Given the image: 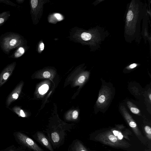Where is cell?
<instances>
[{
	"label": "cell",
	"mask_w": 151,
	"mask_h": 151,
	"mask_svg": "<svg viewBox=\"0 0 151 151\" xmlns=\"http://www.w3.org/2000/svg\"><path fill=\"white\" fill-rule=\"evenodd\" d=\"M137 65V64L136 63H133L131 64L129 66V68L132 69L136 67Z\"/></svg>",
	"instance_id": "cell-25"
},
{
	"label": "cell",
	"mask_w": 151,
	"mask_h": 151,
	"mask_svg": "<svg viewBox=\"0 0 151 151\" xmlns=\"http://www.w3.org/2000/svg\"><path fill=\"white\" fill-rule=\"evenodd\" d=\"M24 1L23 0H16V2L18 4H21L23 3Z\"/></svg>",
	"instance_id": "cell-27"
},
{
	"label": "cell",
	"mask_w": 151,
	"mask_h": 151,
	"mask_svg": "<svg viewBox=\"0 0 151 151\" xmlns=\"http://www.w3.org/2000/svg\"><path fill=\"white\" fill-rule=\"evenodd\" d=\"M23 85V82L21 81L8 95L6 101V106L7 108H8L12 103L18 98L21 92Z\"/></svg>",
	"instance_id": "cell-6"
},
{
	"label": "cell",
	"mask_w": 151,
	"mask_h": 151,
	"mask_svg": "<svg viewBox=\"0 0 151 151\" xmlns=\"http://www.w3.org/2000/svg\"><path fill=\"white\" fill-rule=\"evenodd\" d=\"M48 89V86L46 84H44L39 88L38 91L40 94L43 95L46 93Z\"/></svg>",
	"instance_id": "cell-16"
},
{
	"label": "cell",
	"mask_w": 151,
	"mask_h": 151,
	"mask_svg": "<svg viewBox=\"0 0 151 151\" xmlns=\"http://www.w3.org/2000/svg\"><path fill=\"white\" fill-rule=\"evenodd\" d=\"M10 109L17 114L19 116L25 117L26 116L25 112L20 106H15Z\"/></svg>",
	"instance_id": "cell-11"
},
{
	"label": "cell",
	"mask_w": 151,
	"mask_h": 151,
	"mask_svg": "<svg viewBox=\"0 0 151 151\" xmlns=\"http://www.w3.org/2000/svg\"><path fill=\"white\" fill-rule=\"evenodd\" d=\"M0 3H3L14 6H17L16 4L8 0H0Z\"/></svg>",
	"instance_id": "cell-19"
},
{
	"label": "cell",
	"mask_w": 151,
	"mask_h": 151,
	"mask_svg": "<svg viewBox=\"0 0 151 151\" xmlns=\"http://www.w3.org/2000/svg\"><path fill=\"white\" fill-rule=\"evenodd\" d=\"M37 136L39 141L47 149L50 151H54L50 143L43 134L38 132Z\"/></svg>",
	"instance_id": "cell-9"
},
{
	"label": "cell",
	"mask_w": 151,
	"mask_h": 151,
	"mask_svg": "<svg viewBox=\"0 0 151 151\" xmlns=\"http://www.w3.org/2000/svg\"><path fill=\"white\" fill-rule=\"evenodd\" d=\"M110 90L106 86L103 87L101 89L96 102L97 106L99 107L106 106L109 103L111 96Z\"/></svg>",
	"instance_id": "cell-4"
},
{
	"label": "cell",
	"mask_w": 151,
	"mask_h": 151,
	"mask_svg": "<svg viewBox=\"0 0 151 151\" xmlns=\"http://www.w3.org/2000/svg\"><path fill=\"white\" fill-rule=\"evenodd\" d=\"M44 45L43 43H41L40 45V48L41 51L43 50L44 49Z\"/></svg>",
	"instance_id": "cell-26"
},
{
	"label": "cell",
	"mask_w": 151,
	"mask_h": 151,
	"mask_svg": "<svg viewBox=\"0 0 151 151\" xmlns=\"http://www.w3.org/2000/svg\"><path fill=\"white\" fill-rule=\"evenodd\" d=\"M25 49L22 46H20L17 48L14 53L10 56L9 58H17L21 56L24 53Z\"/></svg>",
	"instance_id": "cell-10"
},
{
	"label": "cell",
	"mask_w": 151,
	"mask_h": 151,
	"mask_svg": "<svg viewBox=\"0 0 151 151\" xmlns=\"http://www.w3.org/2000/svg\"><path fill=\"white\" fill-rule=\"evenodd\" d=\"M144 130L147 138L151 140V128L149 126L146 125L144 127Z\"/></svg>",
	"instance_id": "cell-15"
},
{
	"label": "cell",
	"mask_w": 151,
	"mask_h": 151,
	"mask_svg": "<svg viewBox=\"0 0 151 151\" xmlns=\"http://www.w3.org/2000/svg\"><path fill=\"white\" fill-rule=\"evenodd\" d=\"M127 104L129 108L133 113L138 114L140 113V110L131 102L128 101L127 102Z\"/></svg>",
	"instance_id": "cell-13"
},
{
	"label": "cell",
	"mask_w": 151,
	"mask_h": 151,
	"mask_svg": "<svg viewBox=\"0 0 151 151\" xmlns=\"http://www.w3.org/2000/svg\"><path fill=\"white\" fill-rule=\"evenodd\" d=\"M74 147L75 151H88L83 145L78 141L75 143Z\"/></svg>",
	"instance_id": "cell-14"
},
{
	"label": "cell",
	"mask_w": 151,
	"mask_h": 151,
	"mask_svg": "<svg viewBox=\"0 0 151 151\" xmlns=\"http://www.w3.org/2000/svg\"><path fill=\"white\" fill-rule=\"evenodd\" d=\"M133 14L132 12L131 11H128L127 16V20L128 21H131L133 18Z\"/></svg>",
	"instance_id": "cell-20"
},
{
	"label": "cell",
	"mask_w": 151,
	"mask_h": 151,
	"mask_svg": "<svg viewBox=\"0 0 151 151\" xmlns=\"http://www.w3.org/2000/svg\"><path fill=\"white\" fill-rule=\"evenodd\" d=\"M82 39L84 40L87 41L91 39V35L89 33L86 32H83L81 35Z\"/></svg>",
	"instance_id": "cell-18"
},
{
	"label": "cell",
	"mask_w": 151,
	"mask_h": 151,
	"mask_svg": "<svg viewBox=\"0 0 151 151\" xmlns=\"http://www.w3.org/2000/svg\"><path fill=\"white\" fill-rule=\"evenodd\" d=\"M43 77L46 78H48L50 76V74L48 71H45L43 73Z\"/></svg>",
	"instance_id": "cell-24"
},
{
	"label": "cell",
	"mask_w": 151,
	"mask_h": 151,
	"mask_svg": "<svg viewBox=\"0 0 151 151\" xmlns=\"http://www.w3.org/2000/svg\"><path fill=\"white\" fill-rule=\"evenodd\" d=\"M52 139L54 142H57L59 141L60 137L58 134L56 132L52 133L51 134Z\"/></svg>",
	"instance_id": "cell-17"
},
{
	"label": "cell",
	"mask_w": 151,
	"mask_h": 151,
	"mask_svg": "<svg viewBox=\"0 0 151 151\" xmlns=\"http://www.w3.org/2000/svg\"><path fill=\"white\" fill-rule=\"evenodd\" d=\"M10 16V11L4 12L0 13V27L4 24Z\"/></svg>",
	"instance_id": "cell-12"
},
{
	"label": "cell",
	"mask_w": 151,
	"mask_h": 151,
	"mask_svg": "<svg viewBox=\"0 0 151 151\" xmlns=\"http://www.w3.org/2000/svg\"><path fill=\"white\" fill-rule=\"evenodd\" d=\"M78 113L77 111H74L73 112L72 114V118L73 119H76L78 116Z\"/></svg>",
	"instance_id": "cell-23"
},
{
	"label": "cell",
	"mask_w": 151,
	"mask_h": 151,
	"mask_svg": "<svg viewBox=\"0 0 151 151\" xmlns=\"http://www.w3.org/2000/svg\"><path fill=\"white\" fill-rule=\"evenodd\" d=\"M17 135L20 141L35 151H43L32 139L25 134L19 132Z\"/></svg>",
	"instance_id": "cell-7"
},
{
	"label": "cell",
	"mask_w": 151,
	"mask_h": 151,
	"mask_svg": "<svg viewBox=\"0 0 151 151\" xmlns=\"http://www.w3.org/2000/svg\"><path fill=\"white\" fill-rule=\"evenodd\" d=\"M24 39L20 34L12 32H6L0 37V46L3 51L9 55L10 51L22 46Z\"/></svg>",
	"instance_id": "cell-1"
},
{
	"label": "cell",
	"mask_w": 151,
	"mask_h": 151,
	"mask_svg": "<svg viewBox=\"0 0 151 151\" xmlns=\"http://www.w3.org/2000/svg\"><path fill=\"white\" fill-rule=\"evenodd\" d=\"M16 64V62H14L8 65L2 70L0 73V87L5 84L12 75Z\"/></svg>",
	"instance_id": "cell-5"
},
{
	"label": "cell",
	"mask_w": 151,
	"mask_h": 151,
	"mask_svg": "<svg viewBox=\"0 0 151 151\" xmlns=\"http://www.w3.org/2000/svg\"><path fill=\"white\" fill-rule=\"evenodd\" d=\"M38 1L37 0H32L30 1V3L33 9L35 8L37 6L38 4Z\"/></svg>",
	"instance_id": "cell-21"
},
{
	"label": "cell",
	"mask_w": 151,
	"mask_h": 151,
	"mask_svg": "<svg viewBox=\"0 0 151 151\" xmlns=\"http://www.w3.org/2000/svg\"><path fill=\"white\" fill-rule=\"evenodd\" d=\"M149 99H150V101H151V94L150 93V95H149Z\"/></svg>",
	"instance_id": "cell-28"
},
{
	"label": "cell",
	"mask_w": 151,
	"mask_h": 151,
	"mask_svg": "<svg viewBox=\"0 0 151 151\" xmlns=\"http://www.w3.org/2000/svg\"><path fill=\"white\" fill-rule=\"evenodd\" d=\"M120 110L126 121L136 136L142 143H145L146 141L145 138L142 135L137 124L128 113L126 108L124 106H122L120 107Z\"/></svg>",
	"instance_id": "cell-3"
},
{
	"label": "cell",
	"mask_w": 151,
	"mask_h": 151,
	"mask_svg": "<svg viewBox=\"0 0 151 151\" xmlns=\"http://www.w3.org/2000/svg\"><path fill=\"white\" fill-rule=\"evenodd\" d=\"M86 78L85 76H82L80 77L78 79V81L80 83H83L85 81Z\"/></svg>",
	"instance_id": "cell-22"
},
{
	"label": "cell",
	"mask_w": 151,
	"mask_h": 151,
	"mask_svg": "<svg viewBox=\"0 0 151 151\" xmlns=\"http://www.w3.org/2000/svg\"><path fill=\"white\" fill-rule=\"evenodd\" d=\"M143 151H151V149L150 148L149 149H147V150H145Z\"/></svg>",
	"instance_id": "cell-29"
},
{
	"label": "cell",
	"mask_w": 151,
	"mask_h": 151,
	"mask_svg": "<svg viewBox=\"0 0 151 151\" xmlns=\"http://www.w3.org/2000/svg\"><path fill=\"white\" fill-rule=\"evenodd\" d=\"M73 151H74V150L73 149Z\"/></svg>",
	"instance_id": "cell-30"
},
{
	"label": "cell",
	"mask_w": 151,
	"mask_h": 151,
	"mask_svg": "<svg viewBox=\"0 0 151 151\" xmlns=\"http://www.w3.org/2000/svg\"><path fill=\"white\" fill-rule=\"evenodd\" d=\"M124 127L122 125H118L109 130L118 139L124 140V139L130 140L129 135L131 132L127 129L124 130Z\"/></svg>",
	"instance_id": "cell-8"
},
{
	"label": "cell",
	"mask_w": 151,
	"mask_h": 151,
	"mask_svg": "<svg viewBox=\"0 0 151 151\" xmlns=\"http://www.w3.org/2000/svg\"><path fill=\"white\" fill-rule=\"evenodd\" d=\"M95 139L104 144L113 147L127 148L131 145L125 140L118 139L109 130L99 133Z\"/></svg>",
	"instance_id": "cell-2"
}]
</instances>
